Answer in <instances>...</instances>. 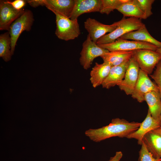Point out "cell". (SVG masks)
Segmentation results:
<instances>
[{
  "instance_id": "1",
  "label": "cell",
  "mask_w": 161,
  "mask_h": 161,
  "mask_svg": "<svg viewBox=\"0 0 161 161\" xmlns=\"http://www.w3.org/2000/svg\"><path fill=\"white\" fill-rule=\"evenodd\" d=\"M141 123L132 122L119 118L112 120L108 125L97 129H90L85 132V135L92 140L98 142L112 137H126L136 131Z\"/></svg>"
},
{
  "instance_id": "2",
  "label": "cell",
  "mask_w": 161,
  "mask_h": 161,
  "mask_svg": "<svg viewBox=\"0 0 161 161\" xmlns=\"http://www.w3.org/2000/svg\"><path fill=\"white\" fill-rule=\"evenodd\" d=\"M56 17L55 34L58 38L68 41L78 38L80 34L78 20H73L51 10Z\"/></svg>"
},
{
  "instance_id": "3",
  "label": "cell",
  "mask_w": 161,
  "mask_h": 161,
  "mask_svg": "<svg viewBox=\"0 0 161 161\" xmlns=\"http://www.w3.org/2000/svg\"><path fill=\"white\" fill-rule=\"evenodd\" d=\"M120 21L119 24L115 30L97 41L96 43L97 45L114 42L126 33L139 29L144 24L141 19L133 17L127 18H123Z\"/></svg>"
},
{
  "instance_id": "4",
  "label": "cell",
  "mask_w": 161,
  "mask_h": 161,
  "mask_svg": "<svg viewBox=\"0 0 161 161\" xmlns=\"http://www.w3.org/2000/svg\"><path fill=\"white\" fill-rule=\"evenodd\" d=\"M34 21L33 14L30 10H25L24 13L11 25L8 32L11 38V51L14 54L17 41L24 31H29Z\"/></svg>"
},
{
  "instance_id": "5",
  "label": "cell",
  "mask_w": 161,
  "mask_h": 161,
  "mask_svg": "<svg viewBox=\"0 0 161 161\" xmlns=\"http://www.w3.org/2000/svg\"><path fill=\"white\" fill-rule=\"evenodd\" d=\"M109 51L99 47L93 41L89 34L82 44V48L80 52L79 59L81 65L85 69L91 67L94 60L98 57L105 55Z\"/></svg>"
},
{
  "instance_id": "6",
  "label": "cell",
  "mask_w": 161,
  "mask_h": 161,
  "mask_svg": "<svg viewBox=\"0 0 161 161\" xmlns=\"http://www.w3.org/2000/svg\"><path fill=\"white\" fill-rule=\"evenodd\" d=\"M140 69L148 75L152 73L155 67L161 60V54L148 49L134 51L133 56Z\"/></svg>"
},
{
  "instance_id": "7",
  "label": "cell",
  "mask_w": 161,
  "mask_h": 161,
  "mask_svg": "<svg viewBox=\"0 0 161 161\" xmlns=\"http://www.w3.org/2000/svg\"><path fill=\"white\" fill-rule=\"evenodd\" d=\"M109 52L116 51H134L148 49L156 51L158 47L151 44L140 41H130L119 38L112 43L98 45Z\"/></svg>"
},
{
  "instance_id": "8",
  "label": "cell",
  "mask_w": 161,
  "mask_h": 161,
  "mask_svg": "<svg viewBox=\"0 0 161 161\" xmlns=\"http://www.w3.org/2000/svg\"><path fill=\"white\" fill-rule=\"evenodd\" d=\"M140 70L133 56L129 60L123 79L117 85L127 95H131L133 92L138 79Z\"/></svg>"
},
{
  "instance_id": "9",
  "label": "cell",
  "mask_w": 161,
  "mask_h": 161,
  "mask_svg": "<svg viewBox=\"0 0 161 161\" xmlns=\"http://www.w3.org/2000/svg\"><path fill=\"white\" fill-rule=\"evenodd\" d=\"M120 21L111 25L102 24L96 19L89 18L84 22V27L92 40L95 43L100 38L108 32L110 33L117 27Z\"/></svg>"
},
{
  "instance_id": "10",
  "label": "cell",
  "mask_w": 161,
  "mask_h": 161,
  "mask_svg": "<svg viewBox=\"0 0 161 161\" xmlns=\"http://www.w3.org/2000/svg\"><path fill=\"white\" fill-rule=\"evenodd\" d=\"M151 91L159 92L157 86L151 80L148 74L140 69L137 82L131 95L132 97L142 103L145 101V94Z\"/></svg>"
},
{
  "instance_id": "11",
  "label": "cell",
  "mask_w": 161,
  "mask_h": 161,
  "mask_svg": "<svg viewBox=\"0 0 161 161\" xmlns=\"http://www.w3.org/2000/svg\"><path fill=\"white\" fill-rule=\"evenodd\" d=\"M24 9L18 10L6 0L0 1V30H9L12 24L24 12Z\"/></svg>"
},
{
  "instance_id": "12",
  "label": "cell",
  "mask_w": 161,
  "mask_h": 161,
  "mask_svg": "<svg viewBox=\"0 0 161 161\" xmlns=\"http://www.w3.org/2000/svg\"><path fill=\"white\" fill-rule=\"evenodd\" d=\"M160 127V121L154 119L148 110L145 118L141 123L139 128L135 131L128 135L126 138L137 140L138 144L141 145L143 137L146 133Z\"/></svg>"
},
{
  "instance_id": "13",
  "label": "cell",
  "mask_w": 161,
  "mask_h": 161,
  "mask_svg": "<svg viewBox=\"0 0 161 161\" xmlns=\"http://www.w3.org/2000/svg\"><path fill=\"white\" fill-rule=\"evenodd\" d=\"M101 2V0H75L74 7L69 18L77 20L82 14L99 12Z\"/></svg>"
},
{
  "instance_id": "14",
  "label": "cell",
  "mask_w": 161,
  "mask_h": 161,
  "mask_svg": "<svg viewBox=\"0 0 161 161\" xmlns=\"http://www.w3.org/2000/svg\"><path fill=\"white\" fill-rule=\"evenodd\" d=\"M41 6H45L50 10L55 11L70 18L75 4V0H41Z\"/></svg>"
},
{
  "instance_id": "15",
  "label": "cell",
  "mask_w": 161,
  "mask_h": 161,
  "mask_svg": "<svg viewBox=\"0 0 161 161\" xmlns=\"http://www.w3.org/2000/svg\"><path fill=\"white\" fill-rule=\"evenodd\" d=\"M129 60L111 67L108 76L101 85L103 88L109 89L117 85L123 79Z\"/></svg>"
},
{
  "instance_id": "16",
  "label": "cell",
  "mask_w": 161,
  "mask_h": 161,
  "mask_svg": "<svg viewBox=\"0 0 161 161\" xmlns=\"http://www.w3.org/2000/svg\"><path fill=\"white\" fill-rule=\"evenodd\" d=\"M120 38L125 40L131 39L148 43L161 47V42L154 38L149 33L145 24L139 29L128 32Z\"/></svg>"
},
{
  "instance_id": "17",
  "label": "cell",
  "mask_w": 161,
  "mask_h": 161,
  "mask_svg": "<svg viewBox=\"0 0 161 161\" xmlns=\"http://www.w3.org/2000/svg\"><path fill=\"white\" fill-rule=\"evenodd\" d=\"M111 67L110 65L105 62L101 64L95 63L90 72V80L94 88L102 85L108 76Z\"/></svg>"
},
{
  "instance_id": "18",
  "label": "cell",
  "mask_w": 161,
  "mask_h": 161,
  "mask_svg": "<svg viewBox=\"0 0 161 161\" xmlns=\"http://www.w3.org/2000/svg\"><path fill=\"white\" fill-rule=\"evenodd\" d=\"M143 141L149 151L156 158H161V134L153 130L146 133Z\"/></svg>"
},
{
  "instance_id": "19",
  "label": "cell",
  "mask_w": 161,
  "mask_h": 161,
  "mask_svg": "<svg viewBox=\"0 0 161 161\" xmlns=\"http://www.w3.org/2000/svg\"><path fill=\"white\" fill-rule=\"evenodd\" d=\"M134 51H116L109 52L100 57L103 62L112 67L119 65L130 59L133 56Z\"/></svg>"
},
{
  "instance_id": "20",
  "label": "cell",
  "mask_w": 161,
  "mask_h": 161,
  "mask_svg": "<svg viewBox=\"0 0 161 161\" xmlns=\"http://www.w3.org/2000/svg\"><path fill=\"white\" fill-rule=\"evenodd\" d=\"M145 101L152 116L160 121L161 111V98L159 92L151 91L145 94Z\"/></svg>"
},
{
  "instance_id": "21",
  "label": "cell",
  "mask_w": 161,
  "mask_h": 161,
  "mask_svg": "<svg viewBox=\"0 0 161 161\" xmlns=\"http://www.w3.org/2000/svg\"><path fill=\"white\" fill-rule=\"evenodd\" d=\"M116 10L123 14L124 17H133L140 19H146L144 13L133 2L132 0L121 4Z\"/></svg>"
},
{
  "instance_id": "22",
  "label": "cell",
  "mask_w": 161,
  "mask_h": 161,
  "mask_svg": "<svg viewBox=\"0 0 161 161\" xmlns=\"http://www.w3.org/2000/svg\"><path fill=\"white\" fill-rule=\"evenodd\" d=\"M11 38L9 32L0 35V57L5 62L10 61L12 55L11 49Z\"/></svg>"
},
{
  "instance_id": "23",
  "label": "cell",
  "mask_w": 161,
  "mask_h": 161,
  "mask_svg": "<svg viewBox=\"0 0 161 161\" xmlns=\"http://www.w3.org/2000/svg\"><path fill=\"white\" fill-rule=\"evenodd\" d=\"M130 0H101L99 12L101 14L109 15L117 9L121 4L129 2Z\"/></svg>"
},
{
  "instance_id": "24",
  "label": "cell",
  "mask_w": 161,
  "mask_h": 161,
  "mask_svg": "<svg viewBox=\"0 0 161 161\" xmlns=\"http://www.w3.org/2000/svg\"><path fill=\"white\" fill-rule=\"evenodd\" d=\"M132 1L144 13L146 18L153 14L152 5L154 0H132Z\"/></svg>"
},
{
  "instance_id": "25",
  "label": "cell",
  "mask_w": 161,
  "mask_h": 161,
  "mask_svg": "<svg viewBox=\"0 0 161 161\" xmlns=\"http://www.w3.org/2000/svg\"><path fill=\"white\" fill-rule=\"evenodd\" d=\"M141 145V148L139 152V161H161V158H156L153 156L143 141Z\"/></svg>"
},
{
  "instance_id": "26",
  "label": "cell",
  "mask_w": 161,
  "mask_h": 161,
  "mask_svg": "<svg viewBox=\"0 0 161 161\" xmlns=\"http://www.w3.org/2000/svg\"><path fill=\"white\" fill-rule=\"evenodd\" d=\"M151 77L154 81L157 86L161 98V60L156 66V68L154 73L150 75Z\"/></svg>"
},
{
  "instance_id": "27",
  "label": "cell",
  "mask_w": 161,
  "mask_h": 161,
  "mask_svg": "<svg viewBox=\"0 0 161 161\" xmlns=\"http://www.w3.org/2000/svg\"><path fill=\"white\" fill-rule=\"evenodd\" d=\"M6 1L12 6L14 8L18 10L23 9L25 5L26 1L24 0H15L13 1L6 0Z\"/></svg>"
},
{
  "instance_id": "28",
  "label": "cell",
  "mask_w": 161,
  "mask_h": 161,
  "mask_svg": "<svg viewBox=\"0 0 161 161\" xmlns=\"http://www.w3.org/2000/svg\"><path fill=\"white\" fill-rule=\"evenodd\" d=\"M123 156V154L120 151H117L113 157H111L108 161H120Z\"/></svg>"
},
{
  "instance_id": "29",
  "label": "cell",
  "mask_w": 161,
  "mask_h": 161,
  "mask_svg": "<svg viewBox=\"0 0 161 161\" xmlns=\"http://www.w3.org/2000/svg\"><path fill=\"white\" fill-rule=\"evenodd\" d=\"M153 131L156 132L161 134V127H160L156 129L153 130Z\"/></svg>"
},
{
  "instance_id": "30",
  "label": "cell",
  "mask_w": 161,
  "mask_h": 161,
  "mask_svg": "<svg viewBox=\"0 0 161 161\" xmlns=\"http://www.w3.org/2000/svg\"><path fill=\"white\" fill-rule=\"evenodd\" d=\"M156 51L161 54V47L160 48H158L157 49Z\"/></svg>"
},
{
  "instance_id": "31",
  "label": "cell",
  "mask_w": 161,
  "mask_h": 161,
  "mask_svg": "<svg viewBox=\"0 0 161 161\" xmlns=\"http://www.w3.org/2000/svg\"><path fill=\"white\" fill-rule=\"evenodd\" d=\"M160 127H161V113H160Z\"/></svg>"
}]
</instances>
